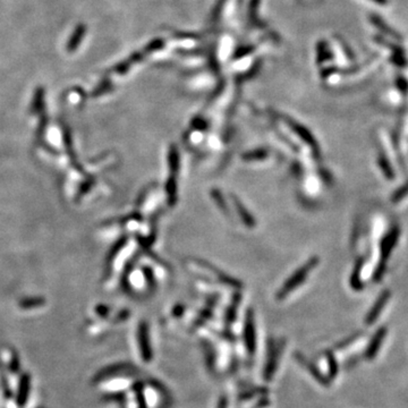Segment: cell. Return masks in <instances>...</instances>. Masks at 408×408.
Here are the masks:
<instances>
[{
  "mask_svg": "<svg viewBox=\"0 0 408 408\" xmlns=\"http://www.w3.org/2000/svg\"><path fill=\"white\" fill-rule=\"evenodd\" d=\"M407 193H408V184L406 186H403V187L400 190H398V192L393 195V201L394 202L399 201V199L405 196Z\"/></svg>",
  "mask_w": 408,
  "mask_h": 408,
  "instance_id": "ba28073f",
  "label": "cell"
},
{
  "mask_svg": "<svg viewBox=\"0 0 408 408\" xmlns=\"http://www.w3.org/2000/svg\"><path fill=\"white\" fill-rule=\"evenodd\" d=\"M398 237H399V230H398V228H393L382 240L381 251H382V255L384 258H387L389 256V254L391 253L392 248L394 247V245H396V243H397Z\"/></svg>",
  "mask_w": 408,
  "mask_h": 408,
  "instance_id": "277c9868",
  "label": "cell"
},
{
  "mask_svg": "<svg viewBox=\"0 0 408 408\" xmlns=\"http://www.w3.org/2000/svg\"><path fill=\"white\" fill-rule=\"evenodd\" d=\"M43 97H44V90L40 86V88L35 90V94L33 98V106H32V109H33L34 111H38L41 106H42Z\"/></svg>",
  "mask_w": 408,
  "mask_h": 408,
  "instance_id": "8992f818",
  "label": "cell"
},
{
  "mask_svg": "<svg viewBox=\"0 0 408 408\" xmlns=\"http://www.w3.org/2000/svg\"><path fill=\"white\" fill-rule=\"evenodd\" d=\"M86 33V26L84 24H79L76 26V29L73 32L70 40L67 42V51L68 52H74L77 48L80 47V44L82 41H83L84 36Z\"/></svg>",
  "mask_w": 408,
  "mask_h": 408,
  "instance_id": "3957f363",
  "label": "cell"
},
{
  "mask_svg": "<svg viewBox=\"0 0 408 408\" xmlns=\"http://www.w3.org/2000/svg\"><path fill=\"white\" fill-rule=\"evenodd\" d=\"M380 167L382 168L383 171H384V174L387 175V176L389 177V178H393V174H392L391 168H389L387 161H385L383 158H382V159H380Z\"/></svg>",
  "mask_w": 408,
  "mask_h": 408,
  "instance_id": "52a82bcc",
  "label": "cell"
},
{
  "mask_svg": "<svg viewBox=\"0 0 408 408\" xmlns=\"http://www.w3.org/2000/svg\"><path fill=\"white\" fill-rule=\"evenodd\" d=\"M385 332H387V329L381 328L380 330H378V332L374 334V337L371 342V345L369 346V348H367L366 354H365V356L367 358H370L371 360V358H373L376 355V353H378L379 348H380V345H381V343H382V340L384 338Z\"/></svg>",
  "mask_w": 408,
  "mask_h": 408,
  "instance_id": "5b68a950",
  "label": "cell"
},
{
  "mask_svg": "<svg viewBox=\"0 0 408 408\" xmlns=\"http://www.w3.org/2000/svg\"><path fill=\"white\" fill-rule=\"evenodd\" d=\"M316 262H317L316 258H313V260H311L310 262H307L306 265H304V266L302 267L301 271H297V274H295V275L293 276V278L288 280L289 283H287V284L285 285L283 292H281V290H280V296H279V297L286 296V295H287L288 293L293 292V289L296 288L298 285H302L304 279L306 278L307 274H308V272H310V270H312L313 267H314V266L316 265Z\"/></svg>",
  "mask_w": 408,
  "mask_h": 408,
  "instance_id": "6da1fadb",
  "label": "cell"
},
{
  "mask_svg": "<svg viewBox=\"0 0 408 408\" xmlns=\"http://www.w3.org/2000/svg\"><path fill=\"white\" fill-rule=\"evenodd\" d=\"M390 295H391V294H390L389 290H385V292H383L382 294L380 295V297L378 298V301L375 302L374 306L372 307V310L370 311L369 314H367V317H366V323L367 324H372L376 319H378V316L381 313V311L383 310L384 305L387 304Z\"/></svg>",
  "mask_w": 408,
  "mask_h": 408,
  "instance_id": "7a4b0ae2",
  "label": "cell"
}]
</instances>
